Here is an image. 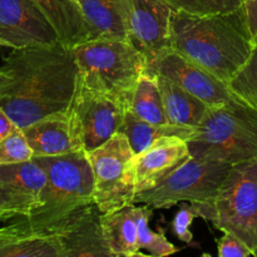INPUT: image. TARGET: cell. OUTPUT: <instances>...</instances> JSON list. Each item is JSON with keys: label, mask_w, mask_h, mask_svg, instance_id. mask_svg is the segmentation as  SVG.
Here are the masks:
<instances>
[{"label": "cell", "mask_w": 257, "mask_h": 257, "mask_svg": "<svg viewBox=\"0 0 257 257\" xmlns=\"http://www.w3.org/2000/svg\"><path fill=\"white\" fill-rule=\"evenodd\" d=\"M0 68L13 79L0 107L19 128L69 109L79 74L72 48L59 42L13 49Z\"/></svg>", "instance_id": "1"}, {"label": "cell", "mask_w": 257, "mask_h": 257, "mask_svg": "<svg viewBox=\"0 0 257 257\" xmlns=\"http://www.w3.org/2000/svg\"><path fill=\"white\" fill-rule=\"evenodd\" d=\"M171 47L227 84L245 64L253 44L243 8L232 13L192 15L173 10Z\"/></svg>", "instance_id": "2"}, {"label": "cell", "mask_w": 257, "mask_h": 257, "mask_svg": "<svg viewBox=\"0 0 257 257\" xmlns=\"http://www.w3.org/2000/svg\"><path fill=\"white\" fill-rule=\"evenodd\" d=\"M47 173L40 205L27 217L38 230L54 232L78 208L94 202V175L84 150L60 156L33 157Z\"/></svg>", "instance_id": "3"}, {"label": "cell", "mask_w": 257, "mask_h": 257, "mask_svg": "<svg viewBox=\"0 0 257 257\" xmlns=\"http://www.w3.org/2000/svg\"><path fill=\"white\" fill-rule=\"evenodd\" d=\"M72 49L79 72L78 80L131 109L140 78L148 72L145 55L128 40L105 37L87 40Z\"/></svg>", "instance_id": "4"}, {"label": "cell", "mask_w": 257, "mask_h": 257, "mask_svg": "<svg viewBox=\"0 0 257 257\" xmlns=\"http://www.w3.org/2000/svg\"><path fill=\"white\" fill-rule=\"evenodd\" d=\"M187 145L196 158L230 165L257 160V110L231 104L210 108Z\"/></svg>", "instance_id": "5"}, {"label": "cell", "mask_w": 257, "mask_h": 257, "mask_svg": "<svg viewBox=\"0 0 257 257\" xmlns=\"http://www.w3.org/2000/svg\"><path fill=\"white\" fill-rule=\"evenodd\" d=\"M231 167L230 163L190 156L160 183L136 193L135 203L162 210L190 202L198 217L211 221L216 197Z\"/></svg>", "instance_id": "6"}, {"label": "cell", "mask_w": 257, "mask_h": 257, "mask_svg": "<svg viewBox=\"0 0 257 257\" xmlns=\"http://www.w3.org/2000/svg\"><path fill=\"white\" fill-rule=\"evenodd\" d=\"M211 222L241 238L257 257V160L232 165L216 197Z\"/></svg>", "instance_id": "7"}, {"label": "cell", "mask_w": 257, "mask_h": 257, "mask_svg": "<svg viewBox=\"0 0 257 257\" xmlns=\"http://www.w3.org/2000/svg\"><path fill=\"white\" fill-rule=\"evenodd\" d=\"M88 153L94 175V202L102 213L135 205V157L127 137L118 132Z\"/></svg>", "instance_id": "8"}, {"label": "cell", "mask_w": 257, "mask_h": 257, "mask_svg": "<svg viewBox=\"0 0 257 257\" xmlns=\"http://www.w3.org/2000/svg\"><path fill=\"white\" fill-rule=\"evenodd\" d=\"M128 42L147 60L153 73L158 60L172 50L171 17L173 9L165 0H122Z\"/></svg>", "instance_id": "9"}, {"label": "cell", "mask_w": 257, "mask_h": 257, "mask_svg": "<svg viewBox=\"0 0 257 257\" xmlns=\"http://www.w3.org/2000/svg\"><path fill=\"white\" fill-rule=\"evenodd\" d=\"M69 109L77 120L85 152L95 150L119 132L128 110L113 97L90 89L79 80Z\"/></svg>", "instance_id": "10"}, {"label": "cell", "mask_w": 257, "mask_h": 257, "mask_svg": "<svg viewBox=\"0 0 257 257\" xmlns=\"http://www.w3.org/2000/svg\"><path fill=\"white\" fill-rule=\"evenodd\" d=\"M55 43L57 32L33 0H0V47L23 49Z\"/></svg>", "instance_id": "11"}, {"label": "cell", "mask_w": 257, "mask_h": 257, "mask_svg": "<svg viewBox=\"0 0 257 257\" xmlns=\"http://www.w3.org/2000/svg\"><path fill=\"white\" fill-rule=\"evenodd\" d=\"M153 74L170 78L210 108L228 104L245 105L233 95L225 82L173 50L158 60Z\"/></svg>", "instance_id": "12"}, {"label": "cell", "mask_w": 257, "mask_h": 257, "mask_svg": "<svg viewBox=\"0 0 257 257\" xmlns=\"http://www.w3.org/2000/svg\"><path fill=\"white\" fill-rule=\"evenodd\" d=\"M102 211L95 202L78 208L54 231L64 257H114L102 225Z\"/></svg>", "instance_id": "13"}, {"label": "cell", "mask_w": 257, "mask_h": 257, "mask_svg": "<svg viewBox=\"0 0 257 257\" xmlns=\"http://www.w3.org/2000/svg\"><path fill=\"white\" fill-rule=\"evenodd\" d=\"M34 157H48L83 150L77 120L70 109L42 118L23 128Z\"/></svg>", "instance_id": "14"}, {"label": "cell", "mask_w": 257, "mask_h": 257, "mask_svg": "<svg viewBox=\"0 0 257 257\" xmlns=\"http://www.w3.org/2000/svg\"><path fill=\"white\" fill-rule=\"evenodd\" d=\"M191 156L185 138L165 137L135 157L137 192L160 183Z\"/></svg>", "instance_id": "15"}, {"label": "cell", "mask_w": 257, "mask_h": 257, "mask_svg": "<svg viewBox=\"0 0 257 257\" xmlns=\"http://www.w3.org/2000/svg\"><path fill=\"white\" fill-rule=\"evenodd\" d=\"M0 257H64L57 233L38 230L23 217L0 227Z\"/></svg>", "instance_id": "16"}, {"label": "cell", "mask_w": 257, "mask_h": 257, "mask_svg": "<svg viewBox=\"0 0 257 257\" xmlns=\"http://www.w3.org/2000/svg\"><path fill=\"white\" fill-rule=\"evenodd\" d=\"M57 32L59 42L69 48L98 38L85 22L75 0H33Z\"/></svg>", "instance_id": "17"}, {"label": "cell", "mask_w": 257, "mask_h": 257, "mask_svg": "<svg viewBox=\"0 0 257 257\" xmlns=\"http://www.w3.org/2000/svg\"><path fill=\"white\" fill-rule=\"evenodd\" d=\"M157 80L168 122L196 130L205 119L210 107L170 78L157 74Z\"/></svg>", "instance_id": "18"}, {"label": "cell", "mask_w": 257, "mask_h": 257, "mask_svg": "<svg viewBox=\"0 0 257 257\" xmlns=\"http://www.w3.org/2000/svg\"><path fill=\"white\" fill-rule=\"evenodd\" d=\"M136 205V203H135ZM135 205L103 213L102 225L113 256H143L138 247V231Z\"/></svg>", "instance_id": "19"}, {"label": "cell", "mask_w": 257, "mask_h": 257, "mask_svg": "<svg viewBox=\"0 0 257 257\" xmlns=\"http://www.w3.org/2000/svg\"><path fill=\"white\" fill-rule=\"evenodd\" d=\"M0 185L34 202L37 208L47 185V173L34 158L25 162L0 165Z\"/></svg>", "instance_id": "20"}, {"label": "cell", "mask_w": 257, "mask_h": 257, "mask_svg": "<svg viewBox=\"0 0 257 257\" xmlns=\"http://www.w3.org/2000/svg\"><path fill=\"white\" fill-rule=\"evenodd\" d=\"M85 22L98 37L128 40L122 0H75Z\"/></svg>", "instance_id": "21"}, {"label": "cell", "mask_w": 257, "mask_h": 257, "mask_svg": "<svg viewBox=\"0 0 257 257\" xmlns=\"http://www.w3.org/2000/svg\"><path fill=\"white\" fill-rule=\"evenodd\" d=\"M119 132L127 137L133 152L138 155L165 137L177 136L187 141L195 132V128L180 127V125L173 124H153V123L141 119L132 110L128 109L125 112Z\"/></svg>", "instance_id": "22"}, {"label": "cell", "mask_w": 257, "mask_h": 257, "mask_svg": "<svg viewBox=\"0 0 257 257\" xmlns=\"http://www.w3.org/2000/svg\"><path fill=\"white\" fill-rule=\"evenodd\" d=\"M131 110L146 122L160 125L171 124L163 107L157 74L150 72L143 73L133 93Z\"/></svg>", "instance_id": "23"}, {"label": "cell", "mask_w": 257, "mask_h": 257, "mask_svg": "<svg viewBox=\"0 0 257 257\" xmlns=\"http://www.w3.org/2000/svg\"><path fill=\"white\" fill-rule=\"evenodd\" d=\"M152 208L146 205H135V218L138 231V247L146 250L151 256L163 257L173 255L178 251L173 243L166 238V231L160 228L157 232L151 230L150 220Z\"/></svg>", "instance_id": "24"}, {"label": "cell", "mask_w": 257, "mask_h": 257, "mask_svg": "<svg viewBox=\"0 0 257 257\" xmlns=\"http://www.w3.org/2000/svg\"><path fill=\"white\" fill-rule=\"evenodd\" d=\"M227 85L240 102L257 110V44L245 64L236 72Z\"/></svg>", "instance_id": "25"}, {"label": "cell", "mask_w": 257, "mask_h": 257, "mask_svg": "<svg viewBox=\"0 0 257 257\" xmlns=\"http://www.w3.org/2000/svg\"><path fill=\"white\" fill-rule=\"evenodd\" d=\"M175 12L192 15L226 14L241 9L243 0H165Z\"/></svg>", "instance_id": "26"}, {"label": "cell", "mask_w": 257, "mask_h": 257, "mask_svg": "<svg viewBox=\"0 0 257 257\" xmlns=\"http://www.w3.org/2000/svg\"><path fill=\"white\" fill-rule=\"evenodd\" d=\"M34 155L22 128L0 141V165L25 162L33 160Z\"/></svg>", "instance_id": "27"}, {"label": "cell", "mask_w": 257, "mask_h": 257, "mask_svg": "<svg viewBox=\"0 0 257 257\" xmlns=\"http://www.w3.org/2000/svg\"><path fill=\"white\" fill-rule=\"evenodd\" d=\"M35 203L0 185V221L27 217L34 211Z\"/></svg>", "instance_id": "28"}, {"label": "cell", "mask_w": 257, "mask_h": 257, "mask_svg": "<svg viewBox=\"0 0 257 257\" xmlns=\"http://www.w3.org/2000/svg\"><path fill=\"white\" fill-rule=\"evenodd\" d=\"M198 217L197 210L190 202H181L180 210L176 213L175 218L172 221V231L176 237L182 242L193 245V235L191 232V225L193 220Z\"/></svg>", "instance_id": "29"}, {"label": "cell", "mask_w": 257, "mask_h": 257, "mask_svg": "<svg viewBox=\"0 0 257 257\" xmlns=\"http://www.w3.org/2000/svg\"><path fill=\"white\" fill-rule=\"evenodd\" d=\"M217 255L218 257H250L253 253L241 238L228 231H223V236L217 242Z\"/></svg>", "instance_id": "30"}, {"label": "cell", "mask_w": 257, "mask_h": 257, "mask_svg": "<svg viewBox=\"0 0 257 257\" xmlns=\"http://www.w3.org/2000/svg\"><path fill=\"white\" fill-rule=\"evenodd\" d=\"M243 14L253 44H257V0H243Z\"/></svg>", "instance_id": "31"}, {"label": "cell", "mask_w": 257, "mask_h": 257, "mask_svg": "<svg viewBox=\"0 0 257 257\" xmlns=\"http://www.w3.org/2000/svg\"><path fill=\"white\" fill-rule=\"evenodd\" d=\"M18 125L15 124L14 120L8 115V113L0 107V141L7 138L8 136L12 135L14 131L18 130Z\"/></svg>", "instance_id": "32"}, {"label": "cell", "mask_w": 257, "mask_h": 257, "mask_svg": "<svg viewBox=\"0 0 257 257\" xmlns=\"http://www.w3.org/2000/svg\"><path fill=\"white\" fill-rule=\"evenodd\" d=\"M12 84H13L12 77L0 68V100H2L8 93H9L10 88H12Z\"/></svg>", "instance_id": "33"}]
</instances>
